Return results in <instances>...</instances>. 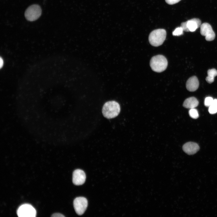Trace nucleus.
Masks as SVG:
<instances>
[{
	"label": "nucleus",
	"instance_id": "nucleus-9",
	"mask_svg": "<svg viewBox=\"0 0 217 217\" xmlns=\"http://www.w3.org/2000/svg\"><path fill=\"white\" fill-rule=\"evenodd\" d=\"M86 176L85 172L82 170L77 169L73 172L72 181L75 185L83 184L85 182Z\"/></svg>",
	"mask_w": 217,
	"mask_h": 217
},
{
	"label": "nucleus",
	"instance_id": "nucleus-3",
	"mask_svg": "<svg viewBox=\"0 0 217 217\" xmlns=\"http://www.w3.org/2000/svg\"><path fill=\"white\" fill-rule=\"evenodd\" d=\"M166 33L163 29H158L153 31L149 37V42L152 46L157 47L162 45L165 39Z\"/></svg>",
	"mask_w": 217,
	"mask_h": 217
},
{
	"label": "nucleus",
	"instance_id": "nucleus-14",
	"mask_svg": "<svg viewBox=\"0 0 217 217\" xmlns=\"http://www.w3.org/2000/svg\"><path fill=\"white\" fill-rule=\"evenodd\" d=\"M208 111L211 114H214L217 112V99H214L213 102L209 107Z\"/></svg>",
	"mask_w": 217,
	"mask_h": 217
},
{
	"label": "nucleus",
	"instance_id": "nucleus-5",
	"mask_svg": "<svg viewBox=\"0 0 217 217\" xmlns=\"http://www.w3.org/2000/svg\"><path fill=\"white\" fill-rule=\"evenodd\" d=\"M17 214L20 217H34L36 215V211L32 205L25 204L19 207Z\"/></svg>",
	"mask_w": 217,
	"mask_h": 217
},
{
	"label": "nucleus",
	"instance_id": "nucleus-20",
	"mask_svg": "<svg viewBox=\"0 0 217 217\" xmlns=\"http://www.w3.org/2000/svg\"><path fill=\"white\" fill-rule=\"evenodd\" d=\"M3 59L2 58H0V68H2V67L3 66Z\"/></svg>",
	"mask_w": 217,
	"mask_h": 217
},
{
	"label": "nucleus",
	"instance_id": "nucleus-18",
	"mask_svg": "<svg viewBox=\"0 0 217 217\" xmlns=\"http://www.w3.org/2000/svg\"><path fill=\"white\" fill-rule=\"evenodd\" d=\"M181 0H165L166 2L169 5H173L177 3Z\"/></svg>",
	"mask_w": 217,
	"mask_h": 217
},
{
	"label": "nucleus",
	"instance_id": "nucleus-7",
	"mask_svg": "<svg viewBox=\"0 0 217 217\" xmlns=\"http://www.w3.org/2000/svg\"><path fill=\"white\" fill-rule=\"evenodd\" d=\"M201 25V21L199 19L194 18L182 23L181 27L184 31L194 32L200 27Z\"/></svg>",
	"mask_w": 217,
	"mask_h": 217
},
{
	"label": "nucleus",
	"instance_id": "nucleus-1",
	"mask_svg": "<svg viewBox=\"0 0 217 217\" xmlns=\"http://www.w3.org/2000/svg\"><path fill=\"white\" fill-rule=\"evenodd\" d=\"M120 111L119 104L114 101L107 102L104 105L102 108L103 116L107 118H112L118 115Z\"/></svg>",
	"mask_w": 217,
	"mask_h": 217
},
{
	"label": "nucleus",
	"instance_id": "nucleus-15",
	"mask_svg": "<svg viewBox=\"0 0 217 217\" xmlns=\"http://www.w3.org/2000/svg\"><path fill=\"white\" fill-rule=\"evenodd\" d=\"M189 114L190 116L193 119H197L199 116L197 110L195 108L190 109L189 111Z\"/></svg>",
	"mask_w": 217,
	"mask_h": 217
},
{
	"label": "nucleus",
	"instance_id": "nucleus-12",
	"mask_svg": "<svg viewBox=\"0 0 217 217\" xmlns=\"http://www.w3.org/2000/svg\"><path fill=\"white\" fill-rule=\"evenodd\" d=\"M199 104V102L196 98L194 97L188 98L184 101L183 106L188 108H195Z\"/></svg>",
	"mask_w": 217,
	"mask_h": 217
},
{
	"label": "nucleus",
	"instance_id": "nucleus-6",
	"mask_svg": "<svg viewBox=\"0 0 217 217\" xmlns=\"http://www.w3.org/2000/svg\"><path fill=\"white\" fill-rule=\"evenodd\" d=\"M74 206L77 213L79 215H82L86 209L88 205L87 199L84 197L76 198L73 202Z\"/></svg>",
	"mask_w": 217,
	"mask_h": 217
},
{
	"label": "nucleus",
	"instance_id": "nucleus-10",
	"mask_svg": "<svg viewBox=\"0 0 217 217\" xmlns=\"http://www.w3.org/2000/svg\"><path fill=\"white\" fill-rule=\"evenodd\" d=\"M183 150L188 155H193L196 153L199 149L200 147L196 143L190 142L184 144L183 146Z\"/></svg>",
	"mask_w": 217,
	"mask_h": 217
},
{
	"label": "nucleus",
	"instance_id": "nucleus-11",
	"mask_svg": "<svg viewBox=\"0 0 217 217\" xmlns=\"http://www.w3.org/2000/svg\"><path fill=\"white\" fill-rule=\"evenodd\" d=\"M199 81L197 77L193 76L189 78L186 83V87L187 90L194 92L197 90L199 86Z\"/></svg>",
	"mask_w": 217,
	"mask_h": 217
},
{
	"label": "nucleus",
	"instance_id": "nucleus-17",
	"mask_svg": "<svg viewBox=\"0 0 217 217\" xmlns=\"http://www.w3.org/2000/svg\"><path fill=\"white\" fill-rule=\"evenodd\" d=\"M214 100L211 97H207L205 98L204 100V105L207 107H209L212 103Z\"/></svg>",
	"mask_w": 217,
	"mask_h": 217
},
{
	"label": "nucleus",
	"instance_id": "nucleus-2",
	"mask_svg": "<svg viewBox=\"0 0 217 217\" xmlns=\"http://www.w3.org/2000/svg\"><path fill=\"white\" fill-rule=\"evenodd\" d=\"M152 70L156 72H161L165 71L168 65V61L163 55H158L153 57L150 62Z\"/></svg>",
	"mask_w": 217,
	"mask_h": 217
},
{
	"label": "nucleus",
	"instance_id": "nucleus-4",
	"mask_svg": "<svg viewBox=\"0 0 217 217\" xmlns=\"http://www.w3.org/2000/svg\"><path fill=\"white\" fill-rule=\"evenodd\" d=\"M41 9L40 6L33 5L29 7L26 10L24 15L26 19L30 21L36 20L40 16Z\"/></svg>",
	"mask_w": 217,
	"mask_h": 217
},
{
	"label": "nucleus",
	"instance_id": "nucleus-8",
	"mask_svg": "<svg viewBox=\"0 0 217 217\" xmlns=\"http://www.w3.org/2000/svg\"><path fill=\"white\" fill-rule=\"evenodd\" d=\"M200 33L201 35L205 37L207 41L213 40L215 37V34L211 26L207 23L201 24L200 26Z\"/></svg>",
	"mask_w": 217,
	"mask_h": 217
},
{
	"label": "nucleus",
	"instance_id": "nucleus-19",
	"mask_svg": "<svg viewBox=\"0 0 217 217\" xmlns=\"http://www.w3.org/2000/svg\"><path fill=\"white\" fill-rule=\"evenodd\" d=\"M52 216L53 217H64V216L61 213H56L53 214Z\"/></svg>",
	"mask_w": 217,
	"mask_h": 217
},
{
	"label": "nucleus",
	"instance_id": "nucleus-16",
	"mask_svg": "<svg viewBox=\"0 0 217 217\" xmlns=\"http://www.w3.org/2000/svg\"><path fill=\"white\" fill-rule=\"evenodd\" d=\"M183 30L181 27L176 28L173 32L172 35L175 36H179L183 33Z\"/></svg>",
	"mask_w": 217,
	"mask_h": 217
},
{
	"label": "nucleus",
	"instance_id": "nucleus-13",
	"mask_svg": "<svg viewBox=\"0 0 217 217\" xmlns=\"http://www.w3.org/2000/svg\"><path fill=\"white\" fill-rule=\"evenodd\" d=\"M207 74L206 80L208 83H211L214 81L215 77L217 76V70L215 68L209 69L207 71Z\"/></svg>",
	"mask_w": 217,
	"mask_h": 217
}]
</instances>
